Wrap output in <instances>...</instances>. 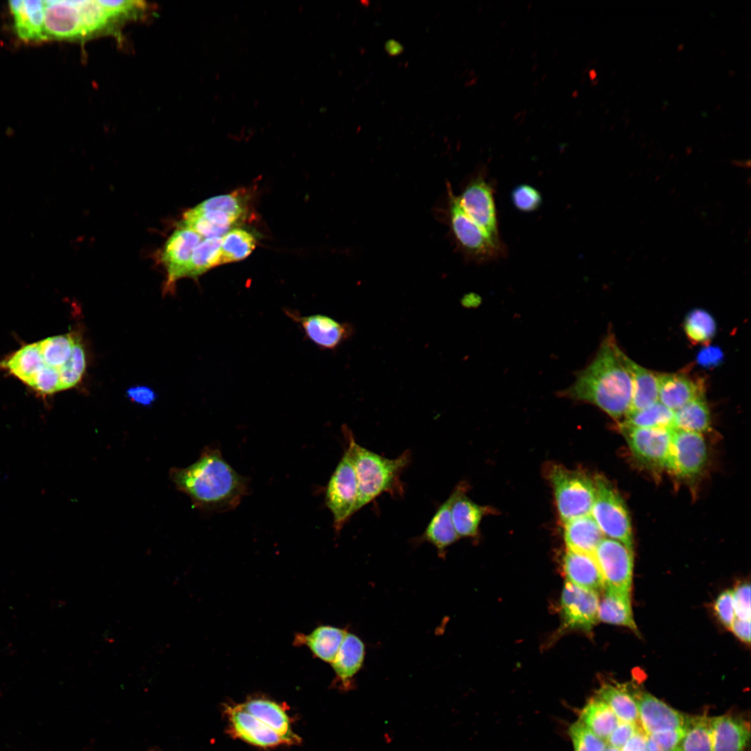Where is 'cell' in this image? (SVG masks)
<instances>
[{
  "label": "cell",
  "instance_id": "74e56055",
  "mask_svg": "<svg viewBox=\"0 0 751 751\" xmlns=\"http://www.w3.org/2000/svg\"><path fill=\"white\" fill-rule=\"evenodd\" d=\"M684 332L693 344H706L714 337L716 324L713 316L705 310L696 309L690 312L684 320Z\"/></svg>",
  "mask_w": 751,
  "mask_h": 751
},
{
  "label": "cell",
  "instance_id": "f6af8a7d",
  "mask_svg": "<svg viewBox=\"0 0 751 751\" xmlns=\"http://www.w3.org/2000/svg\"><path fill=\"white\" fill-rule=\"evenodd\" d=\"M640 727L638 724L620 721L606 743L608 745L620 750Z\"/></svg>",
  "mask_w": 751,
  "mask_h": 751
},
{
  "label": "cell",
  "instance_id": "836d02e7",
  "mask_svg": "<svg viewBox=\"0 0 751 751\" xmlns=\"http://www.w3.org/2000/svg\"><path fill=\"white\" fill-rule=\"evenodd\" d=\"M710 717L688 716L677 751H712Z\"/></svg>",
  "mask_w": 751,
  "mask_h": 751
},
{
  "label": "cell",
  "instance_id": "603a6c76",
  "mask_svg": "<svg viewBox=\"0 0 751 751\" xmlns=\"http://www.w3.org/2000/svg\"><path fill=\"white\" fill-rule=\"evenodd\" d=\"M365 657V645L352 633L346 635L334 660L330 663L339 686L350 690L355 676L362 668Z\"/></svg>",
  "mask_w": 751,
  "mask_h": 751
},
{
  "label": "cell",
  "instance_id": "b9f144b4",
  "mask_svg": "<svg viewBox=\"0 0 751 751\" xmlns=\"http://www.w3.org/2000/svg\"><path fill=\"white\" fill-rule=\"evenodd\" d=\"M685 727L647 734L649 751H677L680 740L684 734Z\"/></svg>",
  "mask_w": 751,
  "mask_h": 751
},
{
  "label": "cell",
  "instance_id": "7a4b0ae2",
  "mask_svg": "<svg viewBox=\"0 0 751 751\" xmlns=\"http://www.w3.org/2000/svg\"><path fill=\"white\" fill-rule=\"evenodd\" d=\"M619 349L614 336L608 334L592 360L576 372L573 383L558 395L594 405L614 419L625 416L631 403V382Z\"/></svg>",
  "mask_w": 751,
  "mask_h": 751
},
{
  "label": "cell",
  "instance_id": "e0dca14e",
  "mask_svg": "<svg viewBox=\"0 0 751 751\" xmlns=\"http://www.w3.org/2000/svg\"><path fill=\"white\" fill-rule=\"evenodd\" d=\"M202 239L193 230L180 225L168 238L161 255L168 273V286L187 276L193 250Z\"/></svg>",
  "mask_w": 751,
  "mask_h": 751
},
{
  "label": "cell",
  "instance_id": "c3c4849f",
  "mask_svg": "<svg viewBox=\"0 0 751 751\" xmlns=\"http://www.w3.org/2000/svg\"><path fill=\"white\" fill-rule=\"evenodd\" d=\"M730 629L736 637L746 643L750 642V620L736 618Z\"/></svg>",
  "mask_w": 751,
  "mask_h": 751
},
{
  "label": "cell",
  "instance_id": "52a82bcc",
  "mask_svg": "<svg viewBox=\"0 0 751 751\" xmlns=\"http://www.w3.org/2000/svg\"><path fill=\"white\" fill-rule=\"evenodd\" d=\"M595 498L591 515L603 534L617 540L633 551V536L627 507L611 484L601 477L595 479Z\"/></svg>",
  "mask_w": 751,
  "mask_h": 751
},
{
  "label": "cell",
  "instance_id": "2e32d148",
  "mask_svg": "<svg viewBox=\"0 0 751 751\" xmlns=\"http://www.w3.org/2000/svg\"><path fill=\"white\" fill-rule=\"evenodd\" d=\"M285 313L300 325L307 339L323 349L334 350L354 333L351 324L323 314L301 316L291 310H285Z\"/></svg>",
  "mask_w": 751,
  "mask_h": 751
},
{
  "label": "cell",
  "instance_id": "4316f807",
  "mask_svg": "<svg viewBox=\"0 0 751 751\" xmlns=\"http://www.w3.org/2000/svg\"><path fill=\"white\" fill-rule=\"evenodd\" d=\"M348 631L346 629L322 625L307 635L297 633L295 645H305L321 660L331 663Z\"/></svg>",
  "mask_w": 751,
  "mask_h": 751
},
{
  "label": "cell",
  "instance_id": "cb8c5ba5",
  "mask_svg": "<svg viewBox=\"0 0 751 751\" xmlns=\"http://www.w3.org/2000/svg\"><path fill=\"white\" fill-rule=\"evenodd\" d=\"M9 7L13 15L18 37L24 42L46 40L44 33V1H12Z\"/></svg>",
  "mask_w": 751,
  "mask_h": 751
},
{
  "label": "cell",
  "instance_id": "7bdbcfd3",
  "mask_svg": "<svg viewBox=\"0 0 751 751\" xmlns=\"http://www.w3.org/2000/svg\"><path fill=\"white\" fill-rule=\"evenodd\" d=\"M714 610L722 624L730 629L736 619L733 590H727L718 597L714 604Z\"/></svg>",
  "mask_w": 751,
  "mask_h": 751
},
{
  "label": "cell",
  "instance_id": "d590c367",
  "mask_svg": "<svg viewBox=\"0 0 751 751\" xmlns=\"http://www.w3.org/2000/svg\"><path fill=\"white\" fill-rule=\"evenodd\" d=\"M623 423L638 428H675V411L657 401L643 410L627 414Z\"/></svg>",
  "mask_w": 751,
  "mask_h": 751
},
{
  "label": "cell",
  "instance_id": "4fadbf2b",
  "mask_svg": "<svg viewBox=\"0 0 751 751\" xmlns=\"http://www.w3.org/2000/svg\"><path fill=\"white\" fill-rule=\"evenodd\" d=\"M707 458L701 433L674 428L668 469L683 478H694L703 469Z\"/></svg>",
  "mask_w": 751,
  "mask_h": 751
},
{
  "label": "cell",
  "instance_id": "ab89813d",
  "mask_svg": "<svg viewBox=\"0 0 751 751\" xmlns=\"http://www.w3.org/2000/svg\"><path fill=\"white\" fill-rule=\"evenodd\" d=\"M194 208L200 211H220L238 220L245 213V204L237 195L234 194L221 195L211 197L203 201Z\"/></svg>",
  "mask_w": 751,
  "mask_h": 751
},
{
  "label": "cell",
  "instance_id": "277c9868",
  "mask_svg": "<svg viewBox=\"0 0 751 751\" xmlns=\"http://www.w3.org/2000/svg\"><path fill=\"white\" fill-rule=\"evenodd\" d=\"M124 1H44L46 40H85L111 33L128 21Z\"/></svg>",
  "mask_w": 751,
  "mask_h": 751
},
{
  "label": "cell",
  "instance_id": "d6986e66",
  "mask_svg": "<svg viewBox=\"0 0 751 751\" xmlns=\"http://www.w3.org/2000/svg\"><path fill=\"white\" fill-rule=\"evenodd\" d=\"M465 488L463 483L455 487L439 506L419 538L421 542L433 545L441 558L445 556L446 549L460 538L453 524L451 508L458 494Z\"/></svg>",
  "mask_w": 751,
  "mask_h": 751
},
{
  "label": "cell",
  "instance_id": "ac0fdd59",
  "mask_svg": "<svg viewBox=\"0 0 751 751\" xmlns=\"http://www.w3.org/2000/svg\"><path fill=\"white\" fill-rule=\"evenodd\" d=\"M225 712L232 734L240 739L263 748L287 744L276 732L243 710L239 704L227 706Z\"/></svg>",
  "mask_w": 751,
  "mask_h": 751
},
{
  "label": "cell",
  "instance_id": "d4e9b609",
  "mask_svg": "<svg viewBox=\"0 0 751 751\" xmlns=\"http://www.w3.org/2000/svg\"><path fill=\"white\" fill-rule=\"evenodd\" d=\"M563 569L567 581L598 592L604 590V579L594 555L567 549Z\"/></svg>",
  "mask_w": 751,
  "mask_h": 751
},
{
  "label": "cell",
  "instance_id": "6da1fadb",
  "mask_svg": "<svg viewBox=\"0 0 751 751\" xmlns=\"http://www.w3.org/2000/svg\"><path fill=\"white\" fill-rule=\"evenodd\" d=\"M78 337H50L22 346L0 361V371L15 376L40 395H51L76 386L86 365Z\"/></svg>",
  "mask_w": 751,
  "mask_h": 751
},
{
  "label": "cell",
  "instance_id": "681fc988",
  "mask_svg": "<svg viewBox=\"0 0 751 751\" xmlns=\"http://www.w3.org/2000/svg\"><path fill=\"white\" fill-rule=\"evenodd\" d=\"M721 352L717 348H706L698 355V360L704 365L716 364L721 358Z\"/></svg>",
  "mask_w": 751,
  "mask_h": 751
},
{
  "label": "cell",
  "instance_id": "7dc6e473",
  "mask_svg": "<svg viewBox=\"0 0 751 751\" xmlns=\"http://www.w3.org/2000/svg\"><path fill=\"white\" fill-rule=\"evenodd\" d=\"M646 733L640 727L620 749V751H649Z\"/></svg>",
  "mask_w": 751,
  "mask_h": 751
},
{
  "label": "cell",
  "instance_id": "4dcf8cb0",
  "mask_svg": "<svg viewBox=\"0 0 751 751\" xmlns=\"http://www.w3.org/2000/svg\"><path fill=\"white\" fill-rule=\"evenodd\" d=\"M466 488L455 498L451 508L454 528L459 538L474 537L485 510L465 495Z\"/></svg>",
  "mask_w": 751,
  "mask_h": 751
},
{
  "label": "cell",
  "instance_id": "ffe728a7",
  "mask_svg": "<svg viewBox=\"0 0 751 751\" xmlns=\"http://www.w3.org/2000/svg\"><path fill=\"white\" fill-rule=\"evenodd\" d=\"M712 751H745L750 737L749 722L739 716L725 714L710 719Z\"/></svg>",
  "mask_w": 751,
  "mask_h": 751
},
{
  "label": "cell",
  "instance_id": "44dd1931",
  "mask_svg": "<svg viewBox=\"0 0 751 751\" xmlns=\"http://www.w3.org/2000/svg\"><path fill=\"white\" fill-rule=\"evenodd\" d=\"M659 401L675 411L705 393L704 383L683 373L657 374Z\"/></svg>",
  "mask_w": 751,
  "mask_h": 751
},
{
  "label": "cell",
  "instance_id": "5bb4252c",
  "mask_svg": "<svg viewBox=\"0 0 751 751\" xmlns=\"http://www.w3.org/2000/svg\"><path fill=\"white\" fill-rule=\"evenodd\" d=\"M599 592L566 581L561 597L563 622L567 628L589 631L599 620Z\"/></svg>",
  "mask_w": 751,
  "mask_h": 751
},
{
  "label": "cell",
  "instance_id": "f35d334b",
  "mask_svg": "<svg viewBox=\"0 0 751 751\" xmlns=\"http://www.w3.org/2000/svg\"><path fill=\"white\" fill-rule=\"evenodd\" d=\"M567 733L574 751H604L608 746L605 740L596 735L579 720L569 726Z\"/></svg>",
  "mask_w": 751,
  "mask_h": 751
},
{
  "label": "cell",
  "instance_id": "d6a6232c",
  "mask_svg": "<svg viewBox=\"0 0 751 751\" xmlns=\"http://www.w3.org/2000/svg\"><path fill=\"white\" fill-rule=\"evenodd\" d=\"M606 702L620 721L640 725L636 704L631 693L620 684H603L597 696Z\"/></svg>",
  "mask_w": 751,
  "mask_h": 751
},
{
  "label": "cell",
  "instance_id": "9a60e30c",
  "mask_svg": "<svg viewBox=\"0 0 751 751\" xmlns=\"http://www.w3.org/2000/svg\"><path fill=\"white\" fill-rule=\"evenodd\" d=\"M631 694L640 725L646 734L685 727L688 715L672 708L647 692L637 691Z\"/></svg>",
  "mask_w": 751,
  "mask_h": 751
},
{
  "label": "cell",
  "instance_id": "484cf974",
  "mask_svg": "<svg viewBox=\"0 0 751 751\" xmlns=\"http://www.w3.org/2000/svg\"><path fill=\"white\" fill-rule=\"evenodd\" d=\"M564 538L568 550L594 555L604 534L591 514L564 523Z\"/></svg>",
  "mask_w": 751,
  "mask_h": 751
},
{
  "label": "cell",
  "instance_id": "1f68e13d",
  "mask_svg": "<svg viewBox=\"0 0 751 751\" xmlns=\"http://www.w3.org/2000/svg\"><path fill=\"white\" fill-rule=\"evenodd\" d=\"M675 428L702 433L711 428V415L702 393L675 411Z\"/></svg>",
  "mask_w": 751,
  "mask_h": 751
},
{
  "label": "cell",
  "instance_id": "8fae6325",
  "mask_svg": "<svg viewBox=\"0 0 751 751\" xmlns=\"http://www.w3.org/2000/svg\"><path fill=\"white\" fill-rule=\"evenodd\" d=\"M633 455L644 465L655 468L668 467L672 430L666 428H638L620 425Z\"/></svg>",
  "mask_w": 751,
  "mask_h": 751
},
{
  "label": "cell",
  "instance_id": "f546056e",
  "mask_svg": "<svg viewBox=\"0 0 751 751\" xmlns=\"http://www.w3.org/2000/svg\"><path fill=\"white\" fill-rule=\"evenodd\" d=\"M579 720L606 741L620 721L611 707L597 697L586 703Z\"/></svg>",
  "mask_w": 751,
  "mask_h": 751
},
{
  "label": "cell",
  "instance_id": "7c38bea8",
  "mask_svg": "<svg viewBox=\"0 0 751 751\" xmlns=\"http://www.w3.org/2000/svg\"><path fill=\"white\" fill-rule=\"evenodd\" d=\"M594 556L604 581V589L631 592L633 568V551L622 542L603 538Z\"/></svg>",
  "mask_w": 751,
  "mask_h": 751
},
{
  "label": "cell",
  "instance_id": "3957f363",
  "mask_svg": "<svg viewBox=\"0 0 751 751\" xmlns=\"http://www.w3.org/2000/svg\"><path fill=\"white\" fill-rule=\"evenodd\" d=\"M170 478L195 508L216 511L234 509L248 491V481L223 458L219 449L206 447L194 463L172 467Z\"/></svg>",
  "mask_w": 751,
  "mask_h": 751
},
{
  "label": "cell",
  "instance_id": "816d5d0a",
  "mask_svg": "<svg viewBox=\"0 0 751 751\" xmlns=\"http://www.w3.org/2000/svg\"><path fill=\"white\" fill-rule=\"evenodd\" d=\"M604 751H620V749L608 745Z\"/></svg>",
  "mask_w": 751,
  "mask_h": 751
},
{
  "label": "cell",
  "instance_id": "60d3db41",
  "mask_svg": "<svg viewBox=\"0 0 751 751\" xmlns=\"http://www.w3.org/2000/svg\"><path fill=\"white\" fill-rule=\"evenodd\" d=\"M514 206L521 211L531 212L537 210L542 204V195L534 187L528 184L517 186L511 193Z\"/></svg>",
  "mask_w": 751,
  "mask_h": 751
},
{
  "label": "cell",
  "instance_id": "83f0119b",
  "mask_svg": "<svg viewBox=\"0 0 751 751\" xmlns=\"http://www.w3.org/2000/svg\"><path fill=\"white\" fill-rule=\"evenodd\" d=\"M240 706L280 735L287 744L300 743V738L291 729L289 717L278 704L256 699L239 704Z\"/></svg>",
  "mask_w": 751,
  "mask_h": 751
},
{
  "label": "cell",
  "instance_id": "f5cc1de1",
  "mask_svg": "<svg viewBox=\"0 0 751 751\" xmlns=\"http://www.w3.org/2000/svg\"><path fill=\"white\" fill-rule=\"evenodd\" d=\"M148 751H161V750L154 748H150Z\"/></svg>",
  "mask_w": 751,
  "mask_h": 751
},
{
  "label": "cell",
  "instance_id": "30bf717a",
  "mask_svg": "<svg viewBox=\"0 0 751 751\" xmlns=\"http://www.w3.org/2000/svg\"><path fill=\"white\" fill-rule=\"evenodd\" d=\"M494 194L493 184L481 171L469 180L458 199L465 212L490 239L504 245L499 236Z\"/></svg>",
  "mask_w": 751,
  "mask_h": 751
},
{
  "label": "cell",
  "instance_id": "bcb514c9",
  "mask_svg": "<svg viewBox=\"0 0 751 751\" xmlns=\"http://www.w3.org/2000/svg\"><path fill=\"white\" fill-rule=\"evenodd\" d=\"M127 393L130 399L143 405H150L156 399L154 391L145 386L131 387Z\"/></svg>",
  "mask_w": 751,
  "mask_h": 751
},
{
  "label": "cell",
  "instance_id": "8992f818",
  "mask_svg": "<svg viewBox=\"0 0 751 751\" xmlns=\"http://www.w3.org/2000/svg\"><path fill=\"white\" fill-rule=\"evenodd\" d=\"M549 479L563 523L590 514L595 498V481L584 473L558 465L551 468Z\"/></svg>",
  "mask_w": 751,
  "mask_h": 751
},
{
  "label": "cell",
  "instance_id": "8d00e7d4",
  "mask_svg": "<svg viewBox=\"0 0 751 751\" xmlns=\"http://www.w3.org/2000/svg\"><path fill=\"white\" fill-rule=\"evenodd\" d=\"M255 239L242 229H233L222 236L220 265L247 257L254 250Z\"/></svg>",
  "mask_w": 751,
  "mask_h": 751
},
{
  "label": "cell",
  "instance_id": "f1b7e54d",
  "mask_svg": "<svg viewBox=\"0 0 751 751\" xmlns=\"http://www.w3.org/2000/svg\"><path fill=\"white\" fill-rule=\"evenodd\" d=\"M599 601L598 617L602 622L637 631L631 609L630 592L605 588Z\"/></svg>",
  "mask_w": 751,
  "mask_h": 751
},
{
  "label": "cell",
  "instance_id": "7402d4cb",
  "mask_svg": "<svg viewBox=\"0 0 751 751\" xmlns=\"http://www.w3.org/2000/svg\"><path fill=\"white\" fill-rule=\"evenodd\" d=\"M619 355L631 382V399L627 414L643 410L659 401L657 374L633 362L620 348Z\"/></svg>",
  "mask_w": 751,
  "mask_h": 751
},
{
  "label": "cell",
  "instance_id": "9c48e42d",
  "mask_svg": "<svg viewBox=\"0 0 751 751\" xmlns=\"http://www.w3.org/2000/svg\"><path fill=\"white\" fill-rule=\"evenodd\" d=\"M358 485L353 458L346 449L333 471L325 490V503L333 517L334 528L340 531L355 514Z\"/></svg>",
  "mask_w": 751,
  "mask_h": 751
},
{
  "label": "cell",
  "instance_id": "5b68a950",
  "mask_svg": "<svg viewBox=\"0 0 751 751\" xmlns=\"http://www.w3.org/2000/svg\"><path fill=\"white\" fill-rule=\"evenodd\" d=\"M343 434L347 442L357 479L358 499L355 512L383 493L400 492L401 474L410 462V452L404 451L389 458L359 444L350 428L344 425Z\"/></svg>",
  "mask_w": 751,
  "mask_h": 751
},
{
  "label": "cell",
  "instance_id": "ba28073f",
  "mask_svg": "<svg viewBox=\"0 0 751 751\" xmlns=\"http://www.w3.org/2000/svg\"><path fill=\"white\" fill-rule=\"evenodd\" d=\"M448 194L451 228L465 255L478 262L491 261L505 256V245L493 242L468 216L460 205L458 196L451 188L448 189Z\"/></svg>",
  "mask_w": 751,
  "mask_h": 751
},
{
  "label": "cell",
  "instance_id": "ee69618b",
  "mask_svg": "<svg viewBox=\"0 0 751 751\" xmlns=\"http://www.w3.org/2000/svg\"><path fill=\"white\" fill-rule=\"evenodd\" d=\"M733 600L736 618L750 620V586L743 583L733 590Z\"/></svg>",
  "mask_w": 751,
  "mask_h": 751
},
{
  "label": "cell",
  "instance_id": "f907efd6",
  "mask_svg": "<svg viewBox=\"0 0 751 751\" xmlns=\"http://www.w3.org/2000/svg\"><path fill=\"white\" fill-rule=\"evenodd\" d=\"M385 49L390 56H396L403 51V47L398 41L389 39L385 44Z\"/></svg>",
  "mask_w": 751,
  "mask_h": 751
},
{
  "label": "cell",
  "instance_id": "e575fe53",
  "mask_svg": "<svg viewBox=\"0 0 751 751\" xmlns=\"http://www.w3.org/2000/svg\"><path fill=\"white\" fill-rule=\"evenodd\" d=\"M222 236L202 239L194 248L187 276L195 277L220 265Z\"/></svg>",
  "mask_w": 751,
  "mask_h": 751
}]
</instances>
